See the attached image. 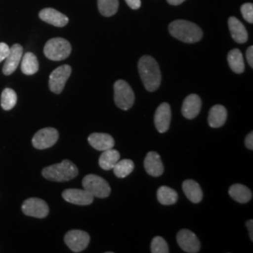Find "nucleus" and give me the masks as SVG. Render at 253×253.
<instances>
[{
    "mask_svg": "<svg viewBox=\"0 0 253 253\" xmlns=\"http://www.w3.org/2000/svg\"><path fill=\"white\" fill-rule=\"evenodd\" d=\"M138 71L146 90L154 92L160 87L162 73L159 64L152 56H142L138 63Z\"/></svg>",
    "mask_w": 253,
    "mask_h": 253,
    "instance_id": "f257e3e1",
    "label": "nucleus"
},
{
    "mask_svg": "<svg viewBox=\"0 0 253 253\" xmlns=\"http://www.w3.org/2000/svg\"><path fill=\"white\" fill-rule=\"evenodd\" d=\"M169 32L173 38L186 43L198 42L203 38V30L197 25L186 20L172 22L169 26Z\"/></svg>",
    "mask_w": 253,
    "mask_h": 253,
    "instance_id": "f03ea898",
    "label": "nucleus"
},
{
    "mask_svg": "<svg viewBox=\"0 0 253 253\" xmlns=\"http://www.w3.org/2000/svg\"><path fill=\"white\" fill-rule=\"evenodd\" d=\"M42 175L48 180L66 182L72 180L78 175V169L71 161L64 160L62 163L45 167L42 170Z\"/></svg>",
    "mask_w": 253,
    "mask_h": 253,
    "instance_id": "7ed1b4c3",
    "label": "nucleus"
},
{
    "mask_svg": "<svg viewBox=\"0 0 253 253\" xmlns=\"http://www.w3.org/2000/svg\"><path fill=\"white\" fill-rule=\"evenodd\" d=\"M43 52L46 57L53 61H61L72 53L71 43L62 38H54L46 42Z\"/></svg>",
    "mask_w": 253,
    "mask_h": 253,
    "instance_id": "20e7f679",
    "label": "nucleus"
},
{
    "mask_svg": "<svg viewBox=\"0 0 253 253\" xmlns=\"http://www.w3.org/2000/svg\"><path fill=\"white\" fill-rule=\"evenodd\" d=\"M114 99L118 108L126 111L133 106L135 95L126 81L118 80L114 84Z\"/></svg>",
    "mask_w": 253,
    "mask_h": 253,
    "instance_id": "39448f33",
    "label": "nucleus"
},
{
    "mask_svg": "<svg viewBox=\"0 0 253 253\" xmlns=\"http://www.w3.org/2000/svg\"><path fill=\"white\" fill-rule=\"evenodd\" d=\"M83 188L88 191L93 197L107 198L111 194L108 182L96 174H87L83 179Z\"/></svg>",
    "mask_w": 253,
    "mask_h": 253,
    "instance_id": "423d86ee",
    "label": "nucleus"
},
{
    "mask_svg": "<svg viewBox=\"0 0 253 253\" xmlns=\"http://www.w3.org/2000/svg\"><path fill=\"white\" fill-rule=\"evenodd\" d=\"M64 241L73 253H82L89 244L90 236L84 231L72 230L66 234Z\"/></svg>",
    "mask_w": 253,
    "mask_h": 253,
    "instance_id": "0eeeda50",
    "label": "nucleus"
},
{
    "mask_svg": "<svg viewBox=\"0 0 253 253\" xmlns=\"http://www.w3.org/2000/svg\"><path fill=\"white\" fill-rule=\"evenodd\" d=\"M72 74V68L69 65H62L56 68L51 73L49 78V88L55 94H60L63 91L66 82Z\"/></svg>",
    "mask_w": 253,
    "mask_h": 253,
    "instance_id": "6e6552de",
    "label": "nucleus"
},
{
    "mask_svg": "<svg viewBox=\"0 0 253 253\" xmlns=\"http://www.w3.org/2000/svg\"><path fill=\"white\" fill-rule=\"evenodd\" d=\"M59 138L58 131L54 127L40 129L32 139V145L37 149H47L52 147Z\"/></svg>",
    "mask_w": 253,
    "mask_h": 253,
    "instance_id": "1a4fd4ad",
    "label": "nucleus"
},
{
    "mask_svg": "<svg viewBox=\"0 0 253 253\" xmlns=\"http://www.w3.org/2000/svg\"><path fill=\"white\" fill-rule=\"evenodd\" d=\"M22 210L25 215L29 217L43 218L49 214V208L43 200L29 198L22 205Z\"/></svg>",
    "mask_w": 253,
    "mask_h": 253,
    "instance_id": "9d476101",
    "label": "nucleus"
},
{
    "mask_svg": "<svg viewBox=\"0 0 253 253\" xmlns=\"http://www.w3.org/2000/svg\"><path fill=\"white\" fill-rule=\"evenodd\" d=\"M176 240L181 250H183L185 253H199L201 249L199 239L196 235L190 230L184 229L179 231L176 235Z\"/></svg>",
    "mask_w": 253,
    "mask_h": 253,
    "instance_id": "9b49d317",
    "label": "nucleus"
},
{
    "mask_svg": "<svg viewBox=\"0 0 253 253\" xmlns=\"http://www.w3.org/2000/svg\"><path fill=\"white\" fill-rule=\"evenodd\" d=\"M172 119V111L171 107L167 102L162 103L155 113L154 122L158 131L161 133L166 132L169 127Z\"/></svg>",
    "mask_w": 253,
    "mask_h": 253,
    "instance_id": "f8f14e48",
    "label": "nucleus"
},
{
    "mask_svg": "<svg viewBox=\"0 0 253 253\" xmlns=\"http://www.w3.org/2000/svg\"><path fill=\"white\" fill-rule=\"evenodd\" d=\"M62 197L65 201L70 204L77 205V206H88L94 201V197L88 191L78 189H69L64 190Z\"/></svg>",
    "mask_w": 253,
    "mask_h": 253,
    "instance_id": "ddd939ff",
    "label": "nucleus"
},
{
    "mask_svg": "<svg viewBox=\"0 0 253 253\" xmlns=\"http://www.w3.org/2000/svg\"><path fill=\"white\" fill-rule=\"evenodd\" d=\"M23 56V47L20 44H14L9 48V53L5 59L3 66V73L5 75H10L18 68Z\"/></svg>",
    "mask_w": 253,
    "mask_h": 253,
    "instance_id": "4468645a",
    "label": "nucleus"
},
{
    "mask_svg": "<svg viewBox=\"0 0 253 253\" xmlns=\"http://www.w3.org/2000/svg\"><path fill=\"white\" fill-rule=\"evenodd\" d=\"M202 108V100L198 95L190 94L183 102L182 115L187 119H193L200 114Z\"/></svg>",
    "mask_w": 253,
    "mask_h": 253,
    "instance_id": "2eb2a0df",
    "label": "nucleus"
},
{
    "mask_svg": "<svg viewBox=\"0 0 253 253\" xmlns=\"http://www.w3.org/2000/svg\"><path fill=\"white\" fill-rule=\"evenodd\" d=\"M145 169L146 172L151 176H161L164 172V166H163L161 156L155 151L148 152L145 157Z\"/></svg>",
    "mask_w": 253,
    "mask_h": 253,
    "instance_id": "dca6fc26",
    "label": "nucleus"
},
{
    "mask_svg": "<svg viewBox=\"0 0 253 253\" xmlns=\"http://www.w3.org/2000/svg\"><path fill=\"white\" fill-rule=\"evenodd\" d=\"M39 16L47 24L54 27H63L69 23V18L65 14L52 8L42 9Z\"/></svg>",
    "mask_w": 253,
    "mask_h": 253,
    "instance_id": "f3484780",
    "label": "nucleus"
},
{
    "mask_svg": "<svg viewBox=\"0 0 253 253\" xmlns=\"http://www.w3.org/2000/svg\"><path fill=\"white\" fill-rule=\"evenodd\" d=\"M88 143L93 148L99 151H105L115 146V140L112 136L100 132H95L88 136Z\"/></svg>",
    "mask_w": 253,
    "mask_h": 253,
    "instance_id": "a211bd4d",
    "label": "nucleus"
},
{
    "mask_svg": "<svg viewBox=\"0 0 253 253\" xmlns=\"http://www.w3.org/2000/svg\"><path fill=\"white\" fill-rule=\"evenodd\" d=\"M228 25H229V29H230L232 38L234 39L235 42L237 43L247 42L249 39L248 31L244 25L238 19L234 16L230 17L228 20Z\"/></svg>",
    "mask_w": 253,
    "mask_h": 253,
    "instance_id": "6ab92c4d",
    "label": "nucleus"
},
{
    "mask_svg": "<svg viewBox=\"0 0 253 253\" xmlns=\"http://www.w3.org/2000/svg\"><path fill=\"white\" fill-rule=\"evenodd\" d=\"M182 189L186 195V197L193 204H198L204 197L203 190L201 189L199 184L196 181L188 179L182 184Z\"/></svg>",
    "mask_w": 253,
    "mask_h": 253,
    "instance_id": "aec40b11",
    "label": "nucleus"
},
{
    "mask_svg": "<svg viewBox=\"0 0 253 253\" xmlns=\"http://www.w3.org/2000/svg\"><path fill=\"white\" fill-rule=\"evenodd\" d=\"M227 110L222 105H214L209 111L208 124L213 128L223 126L226 122Z\"/></svg>",
    "mask_w": 253,
    "mask_h": 253,
    "instance_id": "412c9836",
    "label": "nucleus"
},
{
    "mask_svg": "<svg viewBox=\"0 0 253 253\" xmlns=\"http://www.w3.org/2000/svg\"><path fill=\"white\" fill-rule=\"evenodd\" d=\"M229 194L233 199L240 204H247L253 198V192L242 184H234L229 189Z\"/></svg>",
    "mask_w": 253,
    "mask_h": 253,
    "instance_id": "4be33fe9",
    "label": "nucleus"
},
{
    "mask_svg": "<svg viewBox=\"0 0 253 253\" xmlns=\"http://www.w3.org/2000/svg\"><path fill=\"white\" fill-rule=\"evenodd\" d=\"M119 160H120L119 152L114 148H111L105 151H102V154L100 155L99 159V164L101 169L108 171L115 167V165Z\"/></svg>",
    "mask_w": 253,
    "mask_h": 253,
    "instance_id": "5701e85b",
    "label": "nucleus"
},
{
    "mask_svg": "<svg viewBox=\"0 0 253 253\" xmlns=\"http://www.w3.org/2000/svg\"><path fill=\"white\" fill-rule=\"evenodd\" d=\"M227 60L231 70L234 73L240 74L244 73L245 64L244 59H243V54L239 49H233L229 52Z\"/></svg>",
    "mask_w": 253,
    "mask_h": 253,
    "instance_id": "b1692460",
    "label": "nucleus"
},
{
    "mask_svg": "<svg viewBox=\"0 0 253 253\" xmlns=\"http://www.w3.org/2000/svg\"><path fill=\"white\" fill-rule=\"evenodd\" d=\"M157 198L163 206H172L178 200V194L174 190L167 186H162L157 191Z\"/></svg>",
    "mask_w": 253,
    "mask_h": 253,
    "instance_id": "393cba45",
    "label": "nucleus"
},
{
    "mask_svg": "<svg viewBox=\"0 0 253 253\" xmlns=\"http://www.w3.org/2000/svg\"><path fill=\"white\" fill-rule=\"evenodd\" d=\"M21 62V71L26 75H33L39 71V61L33 53H26Z\"/></svg>",
    "mask_w": 253,
    "mask_h": 253,
    "instance_id": "a878e982",
    "label": "nucleus"
},
{
    "mask_svg": "<svg viewBox=\"0 0 253 253\" xmlns=\"http://www.w3.org/2000/svg\"><path fill=\"white\" fill-rule=\"evenodd\" d=\"M134 163L131 160H119L115 167L113 168L114 173L118 178H124L129 175L134 170Z\"/></svg>",
    "mask_w": 253,
    "mask_h": 253,
    "instance_id": "bb28decb",
    "label": "nucleus"
},
{
    "mask_svg": "<svg viewBox=\"0 0 253 253\" xmlns=\"http://www.w3.org/2000/svg\"><path fill=\"white\" fill-rule=\"evenodd\" d=\"M118 7H119L118 0H98L99 10L100 13L105 17L115 15L118 12Z\"/></svg>",
    "mask_w": 253,
    "mask_h": 253,
    "instance_id": "cd10ccee",
    "label": "nucleus"
},
{
    "mask_svg": "<svg viewBox=\"0 0 253 253\" xmlns=\"http://www.w3.org/2000/svg\"><path fill=\"white\" fill-rule=\"evenodd\" d=\"M17 103V95L11 88H5L1 95V107L9 111L13 108Z\"/></svg>",
    "mask_w": 253,
    "mask_h": 253,
    "instance_id": "c85d7f7f",
    "label": "nucleus"
},
{
    "mask_svg": "<svg viewBox=\"0 0 253 253\" xmlns=\"http://www.w3.org/2000/svg\"><path fill=\"white\" fill-rule=\"evenodd\" d=\"M169 247L167 242L162 236L154 237L151 242V253H169Z\"/></svg>",
    "mask_w": 253,
    "mask_h": 253,
    "instance_id": "c756f323",
    "label": "nucleus"
},
{
    "mask_svg": "<svg viewBox=\"0 0 253 253\" xmlns=\"http://www.w3.org/2000/svg\"><path fill=\"white\" fill-rule=\"evenodd\" d=\"M241 13L245 20L250 24L253 23V3H245L241 6Z\"/></svg>",
    "mask_w": 253,
    "mask_h": 253,
    "instance_id": "7c9ffc66",
    "label": "nucleus"
},
{
    "mask_svg": "<svg viewBox=\"0 0 253 253\" xmlns=\"http://www.w3.org/2000/svg\"><path fill=\"white\" fill-rule=\"evenodd\" d=\"M9 53V47L4 42H0V62L5 60Z\"/></svg>",
    "mask_w": 253,
    "mask_h": 253,
    "instance_id": "2f4dec72",
    "label": "nucleus"
},
{
    "mask_svg": "<svg viewBox=\"0 0 253 253\" xmlns=\"http://www.w3.org/2000/svg\"><path fill=\"white\" fill-rule=\"evenodd\" d=\"M127 6L132 9H138L141 7V0H125Z\"/></svg>",
    "mask_w": 253,
    "mask_h": 253,
    "instance_id": "473e14b6",
    "label": "nucleus"
},
{
    "mask_svg": "<svg viewBox=\"0 0 253 253\" xmlns=\"http://www.w3.org/2000/svg\"><path fill=\"white\" fill-rule=\"evenodd\" d=\"M245 145L246 146L250 149V150H253V132H250L248 136L246 137V140H245Z\"/></svg>",
    "mask_w": 253,
    "mask_h": 253,
    "instance_id": "72a5a7b5",
    "label": "nucleus"
},
{
    "mask_svg": "<svg viewBox=\"0 0 253 253\" xmlns=\"http://www.w3.org/2000/svg\"><path fill=\"white\" fill-rule=\"evenodd\" d=\"M246 56H247V60L250 64V66L253 68V46H250L247 50L246 53Z\"/></svg>",
    "mask_w": 253,
    "mask_h": 253,
    "instance_id": "f704fd0d",
    "label": "nucleus"
},
{
    "mask_svg": "<svg viewBox=\"0 0 253 253\" xmlns=\"http://www.w3.org/2000/svg\"><path fill=\"white\" fill-rule=\"evenodd\" d=\"M246 225H247V228H248V230H249V234H250V238L253 240V219H250V220H248L247 221V223H246Z\"/></svg>",
    "mask_w": 253,
    "mask_h": 253,
    "instance_id": "c9c22d12",
    "label": "nucleus"
},
{
    "mask_svg": "<svg viewBox=\"0 0 253 253\" xmlns=\"http://www.w3.org/2000/svg\"><path fill=\"white\" fill-rule=\"evenodd\" d=\"M184 1H186V0H167V2H168L169 4L173 5V6H177V5H180V4H182Z\"/></svg>",
    "mask_w": 253,
    "mask_h": 253,
    "instance_id": "e433bc0d",
    "label": "nucleus"
}]
</instances>
